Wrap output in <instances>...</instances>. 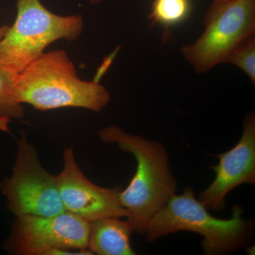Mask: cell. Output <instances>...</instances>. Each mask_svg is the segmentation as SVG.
<instances>
[{
  "instance_id": "1",
  "label": "cell",
  "mask_w": 255,
  "mask_h": 255,
  "mask_svg": "<svg viewBox=\"0 0 255 255\" xmlns=\"http://www.w3.org/2000/svg\"><path fill=\"white\" fill-rule=\"evenodd\" d=\"M97 134L102 141L117 144L136 159L135 175L127 189L120 191L119 199L133 231L145 234L147 223L177 190L167 150L160 142L128 133L117 126L104 128Z\"/></svg>"
},
{
  "instance_id": "2",
  "label": "cell",
  "mask_w": 255,
  "mask_h": 255,
  "mask_svg": "<svg viewBox=\"0 0 255 255\" xmlns=\"http://www.w3.org/2000/svg\"><path fill=\"white\" fill-rule=\"evenodd\" d=\"M13 96L19 104L39 111L78 107L100 112L110 103V92L100 82L79 78L66 52L44 53L15 77Z\"/></svg>"
},
{
  "instance_id": "3",
  "label": "cell",
  "mask_w": 255,
  "mask_h": 255,
  "mask_svg": "<svg viewBox=\"0 0 255 255\" xmlns=\"http://www.w3.org/2000/svg\"><path fill=\"white\" fill-rule=\"evenodd\" d=\"M196 233L204 237L203 249L207 255H224L246 246L251 238L253 223L243 217V209L235 205L228 220L211 216L194 196L191 187L180 195L174 194L147 223L149 243L178 231Z\"/></svg>"
},
{
  "instance_id": "4",
  "label": "cell",
  "mask_w": 255,
  "mask_h": 255,
  "mask_svg": "<svg viewBox=\"0 0 255 255\" xmlns=\"http://www.w3.org/2000/svg\"><path fill=\"white\" fill-rule=\"evenodd\" d=\"M16 9L14 24L0 41V67L14 75L43 54L53 42L75 41L83 29L82 15L55 14L41 0H17Z\"/></svg>"
},
{
  "instance_id": "5",
  "label": "cell",
  "mask_w": 255,
  "mask_h": 255,
  "mask_svg": "<svg viewBox=\"0 0 255 255\" xmlns=\"http://www.w3.org/2000/svg\"><path fill=\"white\" fill-rule=\"evenodd\" d=\"M204 31L194 43L182 47L184 58L197 73L224 63L241 42L255 34V0L213 2L204 17Z\"/></svg>"
},
{
  "instance_id": "6",
  "label": "cell",
  "mask_w": 255,
  "mask_h": 255,
  "mask_svg": "<svg viewBox=\"0 0 255 255\" xmlns=\"http://www.w3.org/2000/svg\"><path fill=\"white\" fill-rule=\"evenodd\" d=\"M17 151L12 174L0 184L8 209L16 216H52L65 212L56 177L43 167L34 145L26 134L16 140Z\"/></svg>"
},
{
  "instance_id": "7",
  "label": "cell",
  "mask_w": 255,
  "mask_h": 255,
  "mask_svg": "<svg viewBox=\"0 0 255 255\" xmlns=\"http://www.w3.org/2000/svg\"><path fill=\"white\" fill-rule=\"evenodd\" d=\"M90 222L65 211L52 216H16L6 251L21 255H47L54 250L87 249Z\"/></svg>"
},
{
  "instance_id": "8",
  "label": "cell",
  "mask_w": 255,
  "mask_h": 255,
  "mask_svg": "<svg viewBox=\"0 0 255 255\" xmlns=\"http://www.w3.org/2000/svg\"><path fill=\"white\" fill-rule=\"evenodd\" d=\"M56 177L65 211L90 221L105 217H128L119 199V187L105 188L90 182L79 167L72 147L63 153V168Z\"/></svg>"
},
{
  "instance_id": "9",
  "label": "cell",
  "mask_w": 255,
  "mask_h": 255,
  "mask_svg": "<svg viewBox=\"0 0 255 255\" xmlns=\"http://www.w3.org/2000/svg\"><path fill=\"white\" fill-rule=\"evenodd\" d=\"M217 157L219 163L213 167L216 178L199 199L206 209L219 211L226 206V196L230 191L245 183L255 184V112L246 116L237 145Z\"/></svg>"
},
{
  "instance_id": "10",
  "label": "cell",
  "mask_w": 255,
  "mask_h": 255,
  "mask_svg": "<svg viewBox=\"0 0 255 255\" xmlns=\"http://www.w3.org/2000/svg\"><path fill=\"white\" fill-rule=\"evenodd\" d=\"M133 230L128 221L105 217L90 222L87 249L100 255H136L130 243Z\"/></svg>"
},
{
  "instance_id": "11",
  "label": "cell",
  "mask_w": 255,
  "mask_h": 255,
  "mask_svg": "<svg viewBox=\"0 0 255 255\" xmlns=\"http://www.w3.org/2000/svg\"><path fill=\"white\" fill-rule=\"evenodd\" d=\"M190 11L189 0H154L149 19L152 23L174 26L184 21Z\"/></svg>"
},
{
  "instance_id": "12",
  "label": "cell",
  "mask_w": 255,
  "mask_h": 255,
  "mask_svg": "<svg viewBox=\"0 0 255 255\" xmlns=\"http://www.w3.org/2000/svg\"><path fill=\"white\" fill-rule=\"evenodd\" d=\"M16 75L0 67V117L21 119L24 117L22 105L14 100L13 84Z\"/></svg>"
},
{
  "instance_id": "13",
  "label": "cell",
  "mask_w": 255,
  "mask_h": 255,
  "mask_svg": "<svg viewBox=\"0 0 255 255\" xmlns=\"http://www.w3.org/2000/svg\"><path fill=\"white\" fill-rule=\"evenodd\" d=\"M224 63L236 65L255 84V34L241 42L229 53Z\"/></svg>"
},
{
  "instance_id": "14",
  "label": "cell",
  "mask_w": 255,
  "mask_h": 255,
  "mask_svg": "<svg viewBox=\"0 0 255 255\" xmlns=\"http://www.w3.org/2000/svg\"><path fill=\"white\" fill-rule=\"evenodd\" d=\"M11 119L6 118V117H0V130L2 131L9 132V123Z\"/></svg>"
},
{
  "instance_id": "15",
  "label": "cell",
  "mask_w": 255,
  "mask_h": 255,
  "mask_svg": "<svg viewBox=\"0 0 255 255\" xmlns=\"http://www.w3.org/2000/svg\"><path fill=\"white\" fill-rule=\"evenodd\" d=\"M9 26L8 25H4V26H0V41L2 39L3 36H4L5 33L7 31Z\"/></svg>"
},
{
  "instance_id": "16",
  "label": "cell",
  "mask_w": 255,
  "mask_h": 255,
  "mask_svg": "<svg viewBox=\"0 0 255 255\" xmlns=\"http://www.w3.org/2000/svg\"><path fill=\"white\" fill-rule=\"evenodd\" d=\"M105 1V0H90V2L92 4L97 5L100 4L102 1Z\"/></svg>"
},
{
  "instance_id": "17",
  "label": "cell",
  "mask_w": 255,
  "mask_h": 255,
  "mask_svg": "<svg viewBox=\"0 0 255 255\" xmlns=\"http://www.w3.org/2000/svg\"><path fill=\"white\" fill-rule=\"evenodd\" d=\"M230 1H233V0H214V2H226Z\"/></svg>"
}]
</instances>
